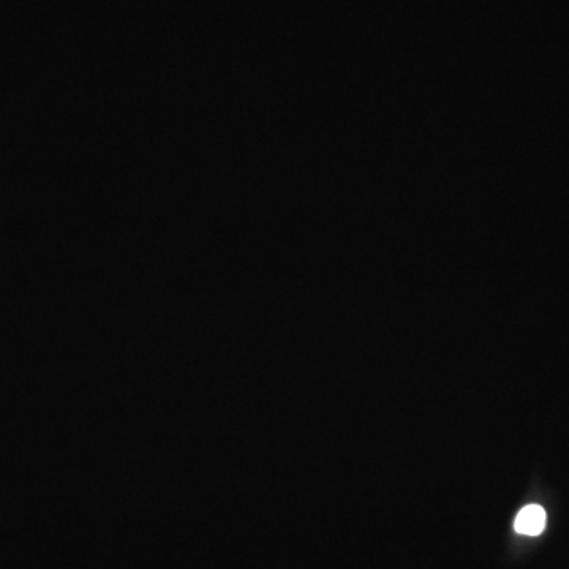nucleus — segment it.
I'll return each instance as SVG.
<instances>
[{"instance_id": "f257e3e1", "label": "nucleus", "mask_w": 569, "mask_h": 569, "mask_svg": "<svg viewBox=\"0 0 569 569\" xmlns=\"http://www.w3.org/2000/svg\"><path fill=\"white\" fill-rule=\"evenodd\" d=\"M546 519V511L541 506H525L521 513L517 514L514 528L521 535L538 536L546 528Z\"/></svg>"}]
</instances>
